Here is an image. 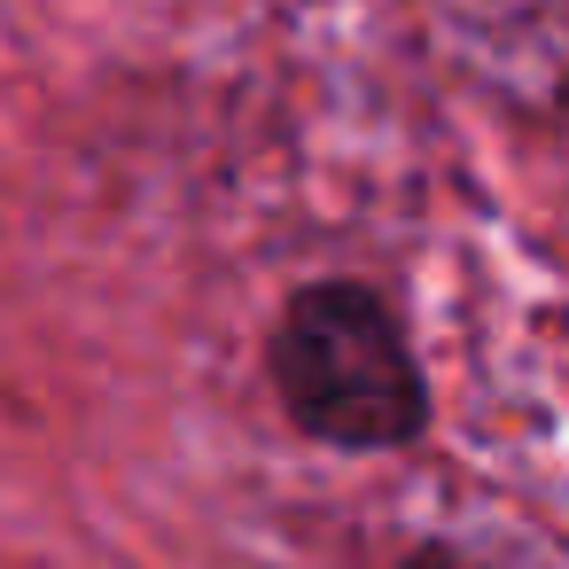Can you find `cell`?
<instances>
[{
  "label": "cell",
  "mask_w": 569,
  "mask_h": 569,
  "mask_svg": "<svg viewBox=\"0 0 569 569\" xmlns=\"http://www.w3.org/2000/svg\"><path fill=\"white\" fill-rule=\"evenodd\" d=\"M273 382H281V406L312 437L351 445V452L406 445L421 429V413H429L421 367H413L398 320L382 312L375 289H351V281L305 289L281 312V328H273Z\"/></svg>",
  "instance_id": "cell-1"
},
{
  "label": "cell",
  "mask_w": 569,
  "mask_h": 569,
  "mask_svg": "<svg viewBox=\"0 0 569 569\" xmlns=\"http://www.w3.org/2000/svg\"><path fill=\"white\" fill-rule=\"evenodd\" d=\"M452 71L522 118H569V0H429Z\"/></svg>",
  "instance_id": "cell-2"
}]
</instances>
